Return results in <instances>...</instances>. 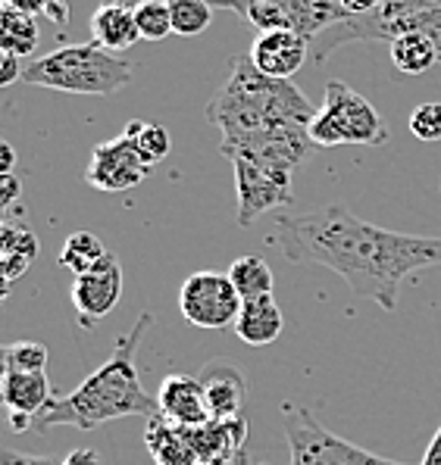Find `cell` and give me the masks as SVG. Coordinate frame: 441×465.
I'll use <instances>...</instances> for the list:
<instances>
[{"label":"cell","instance_id":"30bf717a","mask_svg":"<svg viewBox=\"0 0 441 465\" xmlns=\"http://www.w3.org/2000/svg\"><path fill=\"white\" fill-rule=\"evenodd\" d=\"M73 306L78 312V325L95 328L104 316L116 310L123 297V266L113 253H106L91 272L73 278Z\"/></svg>","mask_w":441,"mask_h":465},{"label":"cell","instance_id":"b9f144b4","mask_svg":"<svg viewBox=\"0 0 441 465\" xmlns=\"http://www.w3.org/2000/svg\"><path fill=\"white\" fill-rule=\"evenodd\" d=\"M382 4H386V0H382Z\"/></svg>","mask_w":441,"mask_h":465},{"label":"cell","instance_id":"f35d334b","mask_svg":"<svg viewBox=\"0 0 441 465\" xmlns=\"http://www.w3.org/2000/svg\"><path fill=\"white\" fill-rule=\"evenodd\" d=\"M6 375H10V343H0V393H4Z\"/></svg>","mask_w":441,"mask_h":465},{"label":"cell","instance_id":"83f0119b","mask_svg":"<svg viewBox=\"0 0 441 465\" xmlns=\"http://www.w3.org/2000/svg\"><path fill=\"white\" fill-rule=\"evenodd\" d=\"M47 343L16 341L10 343V371H45L47 369Z\"/></svg>","mask_w":441,"mask_h":465},{"label":"cell","instance_id":"f1b7e54d","mask_svg":"<svg viewBox=\"0 0 441 465\" xmlns=\"http://www.w3.org/2000/svg\"><path fill=\"white\" fill-rule=\"evenodd\" d=\"M410 132H414L419 141H426V144L441 141V100L419 104L416 110L410 113Z\"/></svg>","mask_w":441,"mask_h":465},{"label":"cell","instance_id":"8fae6325","mask_svg":"<svg viewBox=\"0 0 441 465\" xmlns=\"http://www.w3.org/2000/svg\"><path fill=\"white\" fill-rule=\"evenodd\" d=\"M54 391L45 371H10L0 393V410L6 412L10 431H32L35 419L51 406Z\"/></svg>","mask_w":441,"mask_h":465},{"label":"cell","instance_id":"8d00e7d4","mask_svg":"<svg viewBox=\"0 0 441 465\" xmlns=\"http://www.w3.org/2000/svg\"><path fill=\"white\" fill-rule=\"evenodd\" d=\"M63 465H101V456L95 453V450H73V453L63 460Z\"/></svg>","mask_w":441,"mask_h":465},{"label":"cell","instance_id":"4dcf8cb0","mask_svg":"<svg viewBox=\"0 0 441 465\" xmlns=\"http://www.w3.org/2000/svg\"><path fill=\"white\" fill-rule=\"evenodd\" d=\"M426 10H441V0H386L369 16L379 19V23H388V19H401L410 16V13H426Z\"/></svg>","mask_w":441,"mask_h":465},{"label":"cell","instance_id":"e0dca14e","mask_svg":"<svg viewBox=\"0 0 441 465\" xmlns=\"http://www.w3.org/2000/svg\"><path fill=\"white\" fill-rule=\"evenodd\" d=\"M232 328L238 334V341H245L247 347H266V343H273L282 334L286 316H282L276 297L266 294L257 300H245Z\"/></svg>","mask_w":441,"mask_h":465},{"label":"cell","instance_id":"9c48e42d","mask_svg":"<svg viewBox=\"0 0 441 465\" xmlns=\"http://www.w3.org/2000/svg\"><path fill=\"white\" fill-rule=\"evenodd\" d=\"M147 172H151V166L138 156L129 134H119V138L104 141V144H97L91 150L85 182L95 191L123 194V191H132L135 184L145 182Z\"/></svg>","mask_w":441,"mask_h":465},{"label":"cell","instance_id":"2e32d148","mask_svg":"<svg viewBox=\"0 0 441 465\" xmlns=\"http://www.w3.org/2000/svg\"><path fill=\"white\" fill-rule=\"evenodd\" d=\"M145 443L156 465H201L197 450H195V438H191V428L175 425V421H169L163 416L147 419Z\"/></svg>","mask_w":441,"mask_h":465},{"label":"cell","instance_id":"7a4b0ae2","mask_svg":"<svg viewBox=\"0 0 441 465\" xmlns=\"http://www.w3.org/2000/svg\"><path fill=\"white\" fill-rule=\"evenodd\" d=\"M151 322H154L151 312H141L138 322L132 325V331L116 341V350H113L110 360L97 371H91L73 393L54 397L51 406L35 419L32 431L47 434L63 425L78 428V431H95V428L116 419L160 416L156 397H151V393L141 388L138 366H135V356H138V347L145 341Z\"/></svg>","mask_w":441,"mask_h":465},{"label":"cell","instance_id":"9a60e30c","mask_svg":"<svg viewBox=\"0 0 441 465\" xmlns=\"http://www.w3.org/2000/svg\"><path fill=\"white\" fill-rule=\"evenodd\" d=\"M201 384L207 393L210 419H238L247 400V381L229 360H213L201 369Z\"/></svg>","mask_w":441,"mask_h":465},{"label":"cell","instance_id":"603a6c76","mask_svg":"<svg viewBox=\"0 0 441 465\" xmlns=\"http://www.w3.org/2000/svg\"><path fill=\"white\" fill-rule=\"evenodd\" d=\"M226 275L232 278L241 300H257L273 294V269L263 256H238Z\"/></svg>","mask_w":441,"mask_h":465},{"label":"cell","instance_id":"d590c367","mask_svg":"<svg viewBox=\"0 0 441 465\" xmlns=\"http://www.w3.org/2000/svg\"><path fill=\"white\" fill-rule=\"evenodd\" d=\"M16 169V147L0 138V175H10Z\"/></svg>","mask_w":441,"mask_h":465},{"label":"cell","instance_id":"f546056e","mask_svg":"<svg viewBox=\"0 0 441 465\" xmlns=\"http://www.w3.org/2000/svg\"><path fill=\"white\" fill-rule=\"evenodd\" d=\"M4 4L16 6L35 19H51L56 28L69 25V4L66 0H4Z\"/></svg>","mask_w":441,"mask_h":465},{"label":"cell","instance_id":"277c9868","mask_svg":"<svg viewBox=\"0 0 441 465\" xmlns=\"http://www.w3.org/2000/svg\"><path fill=\"white\" fill-rule=\"evenodd\" d=\"M132 75H135L132 63L113 56L97 41L56 47L47 56L28 63L23 69L25 84H38V88L63 91V94H82V97L116 94V91H123L132 82Z\"/></svg>","mask_w":441,"mask_h":465},{"label":"cell","instance_id":"3957f363","mask_svg":"<svg viewBox=\"0 0 441 465\" xmlns=\"http://www.w3.org/2000/svg\"><path fill=\"white\" fill-rule=\"evenodd\" d=\"M316 110L301 88L263 75L251 56H235L229 78L207 104V123L223 132V144L279 128H307Z\"/></svg>","mask_w":441,"mask_h":465},{"label":"cell","instance_id":"cb8c5ba5","mask_svg":"<svg viewBox=\"0 0 441 465\" xmlns=\"http://www.w3.org/2000/svg\"><path fill=\"white\" fill-rule=\"evenodd\" d=\"M110 253V250L104 247V241L97 238V234L91 232H73L66 238V244L60 250V266L69 272L73 278L85 275V272H91L97 266V262L104 260V256Z\"/></svg>","mask_w":441,"mask_h":465},{"label":"cell","instance_id":"e575fe53","mask_svg":"<svg viewBox=\"0 0 441 465\" xmlns=\"http://www.w3.org/2000/svg\"><path fill=\"white\" fill-rule=\"evenodd\" d=\"M0 465H63V462L45 460V456H28V453H19V450H10V447H0Z\"/></svg>","mask_w":441,"mask_h":465},{"label":"cell","instance_id":"d4e9b609","mask_svg":"<svg viewBox=\"0 0 441 465\" xmlns=\"http://www.w3.org/2000/svg\"><path fill=\"white\" fill-rule=\"evenodd\" d=\"M123 134H129L135 150H138V156L147 163V166H156L160 160H166L169 147H173L166 128L156 125V123H145V119H132Z\"/></svg>","mask_w":441,"mask_h":465},{"label":"cell","instance_id":"6da1fadb","mask_svg":"<svg viewBox=\"0 0 441 465\" xmlns=\"http://www.w3.org/2000/svg\"><path fill=\"white\" fill-rule=\"evenodd\" d=\"M273 244L288 262L332 269L354 294L373 300L386 312L397 310L401 282L410 272L441 266V238L379 228L338 203L279 216Z\"/></svg>","mask_w":441,"mask_h":465},{"label":"cell","instance_id":"44dd1931","mask_svg":"<svg viewBox=\"0 0 441 465\" xmlns=\"http://www.w3.org/2000/svg\"><path fill=\"white\" fill-rule=\"evenodd\" d=\"M391 63L401 75H423L429 73L436 63H441L438 47L426 38L423 32H404L388 41Z\"/></svg>","mask_w":441,"mask_h":465},{"label":"cell","instance_id":"ab89813d","mask_svg":"<svg viewBox=\"0 0 441 465\" xmlns=\"http://www.w3.org/2000/svg\"><path fill=\"white\" fill-rule=\"evenodd\" d=\"M6 297H10V278H6L4 272H0V303H4Z\"/></svg>","mask_w":441,"mask_h":465},{"label":"cell","instance_id":"ee69618b","mask_svg":"<svg viewBox=\"0 0 441 465\" xmlns=\"http://www.w3.org/2000/svg\"><path fill=\"white\" fill-rule=\"evenodd\" d=\"M245 465H247V462H245Z\"/></svg>","mask_w":441,"mask_h":465},{"label":"cell","instance_id":"7bdbcfd3","mask_svg":"<svg viewBox=\"0 0 441 465\" xmlns=\"http://www.w3.org/2000/svg\"><path fill=\"white\" fill-rule=\"evenodd\" d=\"M438 188H441V184H438Z\"/></svg>","mask_w":441,"mask_h":465},{"label":"cell","instance_id":"484cf974","mask_svg":"<svg viewBox=\"0 0 441 465\" xmlns=\"http://www.w3.org/2000/svg\"><path fill=\"white\" fill-rule=\"evenodd\" d=\"M169 13H173V35L182 38H195L213 23V4L207 0H169Z\"/></svg>","mask_w":441,"mask_h":465},{"label":"cell","instance_id":"5bb4252c","mask_svg":"<svg viewBox=\"0 0 441 465\" xmlns=\"http://www.w3.org/2000/svg\"><path fill=\"white\" fill-rule=\"evenodd\" d=\"M201 465H245L247 462V421L245 419H210L207 425L191 428Z\"/></svg>","mask_w":441,"mask_h":465},{"label":"cell","instance_id":"836d02e7","mask_svg":"<svg viewBox=\"0 0 441 465\" xmlns=\"http://www.w3.org/2000/svg\"><path fill=\"white\" fill-rule=\"evenodd\" d=\"M23 63L10 54H0V88H10V84L23 82Z\"/></svg>","mask_w":441,"mask_h":465},{"label":"cell","instance_id":"52a82bcc","mask_svg":"<svg viewBox=\"0 0 441 465\" xmlns=\"http://www.w3.org/2000/svg\"><path fill=\"white\" fill-rule=\"evenodd\" d=\"M245 300L238 297L232 278L223 272H195V275L185 278L179 291V310L188 325L195 328H229L235 325Z\"/></svg>","mask_w":441,"mask_h":465},{"label":"cell","instance_id":"7402d4cb","mask_svg":"<svg viewBox=\"0 0 441 465\" xmlns=\"http://www.w3.org/2000/svg\"><path fill=\"white\" fill-rule=\"evenodd\" d=\"M38 256V238L25 225H6L0 222V272L6 278H19Z\"/></svg>","mask_w":441,"mask_h":465},{"label":"cell","instance_id":"1f68e13d","mask_svg":"<svg viewBox=\"0 0 441 465\" xmlns=\"http://www.w3.org/2000/svg\"><path fill=\"white\" fill-rule=\"evenodd\" d=\"M101 4H116V6H129V10H135V6L151 4V0H101ZM163 4H169V0H163ZM207 4H213V10H232V13H238V16H247L251 0H207Z\"/></svg>","mask_w":441,"mask_h":465},{"label":"cell","instance_id":"ffe728a7","mask_svg":"<svg viewBox=\"0 0 441 465\" xmlns=\"http://www.w3.org/2000/svg\"><path fill=\"white\" fill-rule=\"evenodd\" d=\"M38 38V19L0 0V54H10L16 60L32 56Z\"/></svg>","mask_w":441,"mask_h":465},{"label":"cell","instance_id":"74e56055","mask_svg":"<svg viewBox=\"0 0 441 465\" xmlns=\"http://www.w3.org/2000/svg\"><path fill=\"white\" fill-rule=\"evenodd\" d=\"M419 465H441V425H438L436 438L429 440V447H426V456Z\"/></svg>","mask_w":441,"mask_h":465},{"label":"cell","instance_id":"5b68a950","mask_svg":"<svg viewBox=\"0 0 441 465\" xmlns=\"http://www.w3.org/2000/svg\"><path fill=\"white\" fill-rule=\"evenodd\" d=\"M307 134L313 147H379L388 141V128L376 106L364 94L351 88V84L332 78L326 84L323 106L316 116L310 119Z\"/></svg>","mask_w":441,"mask_h":465},{"label":"cell","instance_id":"4fadbf2b","mask_svg":"<svg viewBox=\"0 0 441 465\" xmlns=\"http://www.w3.org/2000/svg\"><path fill=\"white\" fill-rule=\"evenodd\" d=\"M156 410H160L163 419L175 421V425H185V428H201L210 421L207 393H204L201 378L182 375V371H173V375H166L160 381Z\"/></svg>","mask_w":441,"mask_h":465},{"label":"cell","instance_id":"60d3db41","mask_svg":"<svg viewBox=\"0 0 441 465\" xmlns=\"http://www.w3.org/2000/svg\"><path fill=\"white\" fill-rule=\"evenodd\" d=\"M254 4H266V0H254Z\"/></svg>","mask_w":441,"mask_h":465},{"label":"cell","instance_id":"ba28073f","mask_svg":"<svg viewBox=\"0 0 441 465\" xmlns=\"http://www.w3.org/2000/svg\"><path fill=\"white\" fill-rule=\"evenodd\" d=\"M235 169V191H238V225H251L254 219L269 210H279L295 200V188H291V175L295 172L266 166V163L254 160H232Z\"/></svg>","mask_w":441,"mask_h":465},{"label":"cell","instance_id":"d6986e66","mask_svg":"<svg viewBox=\"0 0 441 465\" xmlns=\"http://www.w3.org/2000/svg\"><path fill=\"white\" fill-rule=\"evenodd\" d=\"M138 23H135V10L116 4H101L91 13V41H97L104 50H125L135 47L138 41Z\"/></svg>","mask_w":441,"mask_h":465},{"label":"cell","instance_id":"7c38bea8","mask_svg":"<svg viewBox=\"0 0 441 465\" xmlns=\"http://www.w3.org/2000/svg\"><path fill=\"white\" fill-rule=\"evenodd\" d=\"M251 63L269 78H286L291 82V75L307 63L310 56V41L301 38L297 32H257L251 45Z\"/></svg>","mask_w":441,"mask_h":465},{"label":"cell","instance_id":"4316f807","mask_svg":"<svg viewBox=\"0 0 441 465\" xmlns=\"http://www.w3.org/2000/svg\"><path fill=\"white\" fill-rule=\"evenodd\" d=\"M135 23H138V35L145 41H163L173 35V13H169V4H163V0L135 6Z\"/></svg>","mask_w":441,"mask_h":465},{"label":"cell","instance_id":"ac0fdd59","mask_svg":"<svg viewBox=\"0 0 441 465\" xmlns=\"http://www.w3.org/2000/svg\"><path fill=\"white\" fill-rule=\"evenodd\" d=\"M276 4L282 6L288 32H297L310 45L323 32H329L332 25H338L345 19V10H341L336 0H276Z\"/></svg>","mask_w":441,"mask_h":465},{"label":"cell","instance_id":"d6a6232c","mask_svg":"<svg viewBox=\"0 0 441 465\" xmlns=\"http://www.w3.org/2000/svg\"><path fill=\"white\" fill-rule=\"evenodd\" d=\"M19 194H23V182H19L16 172H10V175H0V216L10 210V203H16Z\"/></svg>","mask_w":441,"mask_h":465},{"label":"cell","instance_id":"8992f818","mask_svg":"<svg viewBox=\"0 0 441 465\" xmlns=\"http://www.w3.org/2000/svg\"><path fill=\"white\" fill-rule=\"evenodd\" d=\"M282 431L291 450V465H407L338 438L319 425L307 410L291 403L282 406Z\"/></svg>","mask_w":441,"mask_h":465}]
</instances>
